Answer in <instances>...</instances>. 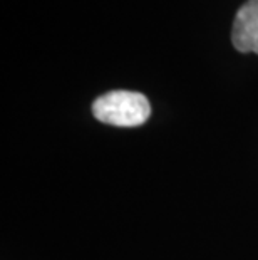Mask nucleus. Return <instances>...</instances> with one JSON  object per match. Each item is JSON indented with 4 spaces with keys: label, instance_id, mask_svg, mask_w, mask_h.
<instances>
[{
    "label": "nucleus",
    "instance_id": "1",
    "mask_svg": "<svg viewBox=\"0 0 258 260\" xmlns=\"http://www.w3.org/2000/svg\"><path fill=\"white\" fill-rule=\"evenodd\" d=\"M92 114L104 124L134 128L146 123L151 116V106L141 92L111 91L92 103Z\"/></svg>",
    "mask_w": 258,
    "mask_h": 260
},
{
    "label": "nucleus",
    "instance_id": "2",
    "mask_svg": "<svg viewBox=\"0 0 258 260\" xmlns=\"http://www.w3.org/2000/svg\"><path fill=\"white\" fill-rule=\"evenodd\" d=\"M232 42L240 52L258 54V0H246L233 20Z\"/></svg>",
    "mask_w": 258,
    "mask_h": 260
}]
</instances>
